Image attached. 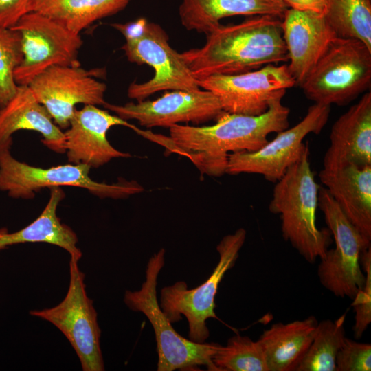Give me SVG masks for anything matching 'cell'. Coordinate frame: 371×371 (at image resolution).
Here are the masks:
<instances>
[{"mask_svg": "<svg viewBox=\"0 0 371 371\" xmlns=\"http://www.w3.org/2000/svg\"><path fill=\"white\" fill-rule=\"evenodd\" d=\"M283 97L274 98L259 115L223 111L213 125L176 124L169 128L168 137L149 132L147 138L187 157L201 173L219 177L226 173L229 154L256 151L267 143L269 135L289 128L290 110L282 104Z\"/></svg>", "mask_w": 371, "mask_h": 371, "instance_id": "6da1fadb", "label": "cell"}, {"mask_svg": "<svg viewBox=\"0 0 371 371\" xmlns=\"http://www.w3.org/2000/svg\"><path fill=\"white\" fill-rule=\"evenodd\" d=\"M21 130L40 133L43 143L56 153H65V135L28 85H19L14 95L0 107V151L10 150L12 135Z\"/></svg>", "mask_w": 371, "mask_h": 371, "instance_id": "d6986e66", "label": "cell"}, {"mask_svg": "<svg viewBox=\"0 0 371 371\" xmlns=\"http://www.w3.org/2000/svg\"><path fill=\"white\" fill-rule=\"evenodd\" d=\"M78 262L70 259L69 284L63 300L54 307L31 311L30 314L50 322L61 331L76 352L82 370L103 371L97 313L87 294L85 276Z\"/></svg>", "mask_w": 371, "mask_h": 371, "instance_id": "30bf717a", "label": "cell"}, {"mask_svg": "<svg viewBox=\"0 0 371 371\" xmlns=\"http://www.w3.org/2000/svg\"><path fill=\"white\" fill-rule=\"evenodd\" d=\"M212 362L217 371H269L258 341L238 334L220 345Z\"/></svg>", "mask_w": 371, "mask_h": 371, "instance_id": "4316f807", "label": "cell"}, {"mask_svg": "<svg viewBox=\"0 0 371 371\" xmlns=\"http://www.w3.org/2000/svg\"><path fill=\"white\" fill-rule=\"evenodd\" d=\"M246 230L239 228L225 236L216 246L218 262L210 277L201 285L188 289L183 281L161 289L159 306L170 323L184 315L188 322V337L192 341L204 343L210 336L206 321L217 319L215 296L225 273L235 265L246 238Z\"/></svg>", "mask_w": 371, "mask_h": 371, "instance_id": "ba28073f", "label": "cell"}, {"mask_svg": "<svg viewBox=\"0 0 371 371\" xmlns=\"http://www.w3.org/2000/svg\"><path fill=\"white\" fill-rule=\"evenodd\" d=\"M324 14L337 37L357 39L371 49V0H326Z\"/></svg>", "mask_w": 371, "mask_h": 371, "instance_id": "d4e9b609", "label": "cell"}, {"mask_svg": "<svg viewBox=\"0 0 371 371\" xmlns=\"http://www.w3.org/2000/svg\"><path fill=\"white\" fill-rule=\"evenodd\" d=\"M199 87L213 93L223 111L259 115L271 101L284 95L295 81L286 64H268L258 69L232 75H212L197 80Z\"/></svg>", "mask_w": 371, "mask_h": 371, "instance_id": "4fadbf2b", "label": "cell"}, {"mask_svg": "<svg viewBox=\"0 0 371 371\" xmlns=\"http://www.w3.org/2000/svg\"><path fill=\"white\" fill-rule=\"evenodd\" d=\"M181 55L196 80L232 75L288 61L282 19L262 15L234 25H220L206 34L201 48Z\"/></svg>", "mask_w": 371, "mask_h": 371, "instance_id": "7a4b0ae2", "label": "cell"}, {"mask_svg": "<svg viewBox=\"0 0 371 371\" xmlns=\"http://www.w3.org/2000/svg\"><path fill=\"white\" fill-rule=\"evenodd\" d=\"M32 0H0V28H12L28 12Z\"/></svg>", "mask_w": 371, "mask_h": 371, "instance_id": "4dcf8cb0", "label": "cell"}, {"mask_svg": "<svg viewBox=\"0 0 371 371\" xmlns=\"http://www.w3.org/2000/svg\"><path fill=\"white\" fill-rule=\"evenodd\" d=\"M371 83V49L361 41L337 37L301 85L315 104L346 105Z\"/></svg>", "mask_w": 371, "mask_h": 371, "instance_id": "8992f818", "label": "cell"}, {"mask_svg": "<svg viewBox=\"0 0 371 371\" xmlns=\"http://www.w3.org/2000/svg\"><path fill=\"white\" fill-rule=\"evenodd\" d=\"M111 26L119 31L126 42L121 49L128 61L148 65L154 69L149 80L132 82L127 94L129 98L140 102L161 91H196L200 89L181 53L172 49L168 36L162 27L145 18Z\"/></svg>", "mask_w": 371, "mask_h": 371, "instance_id": "277c9868", "label": "cell"}, {"mask_svg": "<svg viewBox=\"0 0 371 371\" xmlns=\"http://www.w3.org/2000/svg\"><path fill=\"white\" fill-rule=\"evenodd\" d=\"M371 345L345 337L336 357V371H370Z\"/></svg>", "mask_w": 371, "mask_h": 371, "instance_id": "f546056e", "label": "cell"}, {"mask_svg": "<svg viewBox=\"0 0 371 371\" xmlns=\"http://www.w3.org/2000/svg\"><path fill=\"white\" fill-rule=\"evenodd\" d=\"M319 177L349 221L371 240V166L322 169Z\"/></svg>", "mask_w": 371, "mask_h": 371, "instance_id": "ffe728a7", "label": "cell"}, {"mask_svg": "<svg viewBox=\"0 0 371 371\" xmlns=\"http://www.w3.org/2000/svg\"><path fill=\"white\" fill-rule=\"evenodd\" d=\"M91 168L69 163L49 168L33 166L15 159L10 150L0 151V190L14 199H30L45 188L73 186L87 190L100 198L124 199L143 192L135 180L113 183L94 181Z\"/></svg>", "mask_w": 371, "mask_h": 371, "instance_id": "52a82bcc", "label": "cell"}, {"mask_svg": "<svg viewBox=\"0 0 371 371\" xmlns=\"http://www.w3.org/2000/svg\"><path fill=\"white\" fill-rule=\"evenodd\" d=\"M288 69L301 87L337 35L324 14L289 8L282 19Z\"/></svg>", "mask_w": 371, "mask_h": 371, "instance_id": "e0dca14e", "label": "cell"}, {"mask_svg": "<svg viewBox=\"0 0 371 371\" xmlns=\"http://www.w3.org/2000/svg\"><path fill=\"white\" fill-rule=\"evenodd\" d=\"M114 126L137 128L116 115L95 105H85L76 109L65 135V153L69 163L98 168L115 158L131 157L114 148L109 142L108 131Z\"/></svg>", "mask_w": 371, "mask_h": 371, "instance_id": "2e32d148", "label": "cell"}, {"mask_svg": "<svg viewBox=\"0 0 371 371\" xmlns=\"http://www.w3.org/2000/svg\"><path fill=\"white\" fill-rule=\"evenodd\" d=\"M330 113V106L314 103L300 122L277 133L260 149L229 154L226 174H257L276 183L300 158L307 145L303 143L304 139L310 133L319 134Z\"/></svg>", "mask_w": 371, "mask_h": 371, "instance_id": "7c38bea8", "label": "cell"}, {"mask_svg": "<svg viewBox=\"0 0 371 371\" xmlns=\"http://www.w3.org/2000/svg\"><path fill=\"white\" fill-rule=\"evenodd\" d=\"M102 69L87 70L80 64L54 65L28 85L37 100L49 112L55 124L67 129L76 105H104L105 83L95 78Z\"/></svg>", "mask_w": 371, "mask_h": 371, "instance_id": "5bb4252c", "label": "cell"}, {"mask_svg": "<svg viewBox=\"0 0 371 371\" xmlns=\"http://www.w3.org/2000/svg\"><path fill=\"white\" fill-rule=\"evenodd\" d=\"M165 249L162 248L151 256L141 288L134 291H126L124 302L131 310L142 313L154 329L158 371L191 369L199 366L217 371L212 357L220 344L196 343L182 337L172 327L158 304L157 278L165 264Z\"/></svg>", "mask_w": 371, "mask_h": 371, "instance_id": "5b68a950", "label": "cell"}, {"mask_svg": "<svg viewBox=\"0 0 371 371\" xmlns=\"http://www.w3.org/2000/svg\"><path fill=\"white\" fill-rule=\"evenodd\" d=\"M131 0H32V11L80 33L94 22L124 10Z\"/></svg>", "mask_w": 371, "mask_h": 371, "instance_id": "cb8c5ba5", "label": "cell"}, {"mask_svg": "<svg viewBox=\"0 0 371 371\" xmlns=\"http://www.w3.org/2000/svg\"><path fill=\"white\" fill-rule=\"evenodd\" d=\"M50 196L41 214L26 227L14 232L0 229V251L10 246L26 243H45L64 249L70 259L79 261L82 252L77 247L78 238L57 215L59 203L65 197L60 187L50 188Z\"/></svg>", "mask_w": 371, "mask_h": 371, "instance_id": "603a6c76", "label": "cell"}, {"mask_svg": "<svg viewBox=\"0 0 371 371\" xmlns=\"http://www.w3.org/2000/svg\"><path fill=\"white\" fill-rule=\"evenodd\" d=\"M104 107L120 118L135 120L146 128H170L179 123L201 124L215 119L223 111L211 91L174 90L154 100L128 102L124 105L105 102Z\"/></svg>", "mask_w": 371, "mask_h": 371, "instance_id": "9a60e30c", "label": "cell"}, {"mask_svg": "<svg viewBox=\"0 0 371 371\" xmlns=\"http://www.w3.org/2000/svg\"><path fill=\"white\" fill-rule=\"evenodd\" d=\"M323 168L371 166V92H366L333 124Z\"/></svg>", "mask_w": 371, "mask_h": 371, "instance_id": "ac0fdd59", "label": "cell"}, {"mask_svg": "<svg viewBox=\"0 0 371 371\" xmlns=\"http://www.w3.org/2000/svg\"><path fill=\"white\" fill-rule=\"evenodd\" d=\"M12 28L21 35L23 52L22 62L14 74L18 85H28L50 67L80 64L77 57L82 45L80 34L57 21L32 11Z\"/></svg>", "mask_w": 371, "mask_h": 371, "instance_id": "8fae6325", "label": "cell"}, {"mask_svg": "<svg viewBox=\"0 0 371 371\" xmlns=\"http://www.w3.org/2000/svg\"><path fill=\"white\" fill-rule=\"evenodd\" d=\"M23 60L21 35L13 28H0V107L16 93L14 71Z\"/></svg>", "mask_w": 371, "mask_h": 371, "instance_id": "83f0119b", "label": "cell"}, {"mask_svg": "<svg viewBox=\"0 0 371 371\" xmlns=\"http://www.w3.org/2000/svg\"><path fill=\"white\" fill-rule=\"evenodd\" d=\"M288 8L284 0H182L179 15L187 30L206 35L225 17L271 15L282 19Z\"/></svg>", "mask_w": 371, "mask_h": 371, "instance_id": "44dd1931", "label": "cell"}, {"mask_svg": "<svg viewBox=\"0 0 371 371\" xmlns=\"http://www.w3.org/2000/svg\"><path fill=\"white\" fill-rule=\"evenodd\" d=\"M318 321L313 315L289 323L278 322L257 340L269 371H295L306 352Z\"/></svg>", "mask_w": 371, "mask_h": 371, "instance_id": "7402d4cb", "label": "cell"}, {"mask_svg": "<svg viewBox=\"0 0 371 371\" xmlns=\"http://www.w3.org/2000/svg\"><path fill=\"white\" fill-rule=\"evenodd\" d=\"M360 265L365 273L366 282L352 300L355 311L354 337L360 339L371 322V246L362 251Z\"/></svg>", "mask_w": 371, "mask_h": 371, "instance_id": "f1b7e54d", "label": "cell"}, {"mask_svg": "<svg viewBox=\"0 0 371 371\" xmlns=\"http://www.w3.org/2000/svg\"><path fill=\"white\" fill-rule=\"evenodd\" d=\"M318 207L322 212L327 228L335 242L328 249L317 267L321 284L338 297L351 300L363 288L366 276L360 265V256L370 241L349 221L327 190L318 192Z\"/></svg>", "mask_w": 371, "mask_h": 371, "instance_id": "9c48e42d", "label": "cell"}, {"mask_svg": "<svg viewBox=\"0 0 371 371\" xmlns=\"http://www.w3.org/2000/svg\"><path fill=\"white\" fill-rule=\"evenodd\" d=\"M275 183L269 210L279 216L282 237L309 263L322 259L333 238L328 228L316 225L320 186L311 168L308 144L300 158Z\"/></svg>", "mask_w": 371, "mask_h": 371, "instance_id": "3957f363", "label": "cell"}, {"mask_svg": "<svg viewBox=\"0 0 371 371\" xmlns=\"http://www.w3.org/2000/svg\"><path fill=\"white\" fill-rule=\"evenodd\" d=\"M346 313L318 322L313 340L295 371H336V357L344 341Z\"/></svg>", "mask_w": 371, "mask_h": 371, "instance_id": "484cf974", "label": "cell"}, {"mask_svg": "<svg viewBox=\"0 0 371 371\" xmlns=\"http://www.w3.org/2000/svg\"><path fill=\"white\" fill-rule=\"evenodd\" d=\"M289 8L324 14L326 0H284Z\"/></svg>", "mask_w": 371, "mask_h": 371, "instance_id": "1f68e13d", "label": "cell"}]
</instances>
